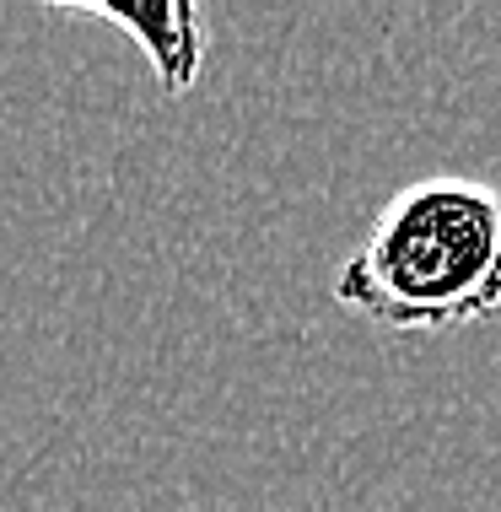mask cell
<instances>
[{
	"instance_id": "obj_1",
	"label": "cell",
	"mask_w": 501,
	"mask_h": 512,
	"mask_svg": "<svg viewBox=\"0 0 501 512\" xmlns=\"http://www.w3.org/2000/svg\"><path fill=\"white\" fill-rule=\"evenodd\" d=\"M334 302L394 335H442L501 313V184L431 173L394 189L356 254L334 270Z\"/></svg>"
},
{
	"instance_id": "obj_2",
	"label": "cell",
	"mask_w": 501,
	"mask_h": 512,
	"mask_svg": "<svg viewBox=\"0 0 501 512\" xmlns=\"http://www.w3.org/2000/svg\"><path fill=\"white\" fill-rule=\"evenodd\" d=\"M76 11L130 33L167 98H184L194 81H200V71H205V11L194 0H135V6L92 0V6H76Z\"/></svg>"
}]
</instances>
